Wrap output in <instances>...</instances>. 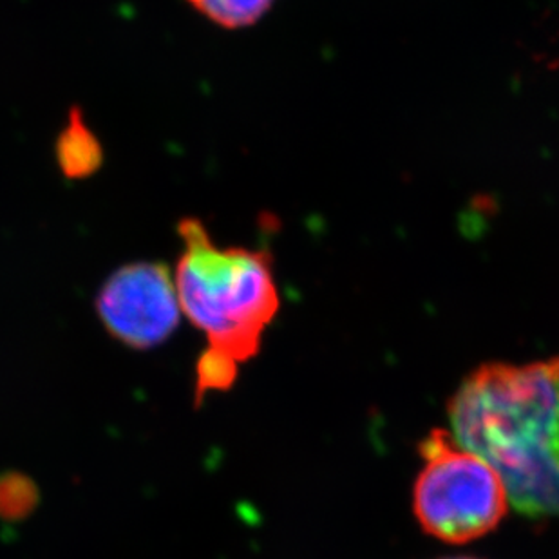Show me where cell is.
<instances>
[{"instance_id":"obj_6","label":"cell","mask_w":559,"mask_h":559,"mask_svg":"<svg viewBox=\"0 0 559 559\" xmlns=\"http://www.w3.org/2000/svg\"><path fill=\"white\" fill-rule=\"evenodd\" d=\"M198 13L225 29H243L263 19L275 0H187Z\"/></svg>"},{"instance_id":"obj_8","label":"cell","mask_w":559,"mask_h":559,"mask_svg":"<svg viewBox=\"0 0 559 559\" xmlns=\"http://www.w3.org/2000/svg\"><path fill=\"white\" fill-rule=\"evenodd\" d=\"M443 559H478V558H471V556H454V558H443Z\"/></svg>"},{"instance_id":"obj_3","label":"cell","mask_w":559,"mask_h":559,"mask_svg":"<svg viewBox=\"0 0 559 559\" xmlns=\"http://www.w3.org/2000/svg\"><path fill=\"white\" fill-rule=\"evenodd\" d=\"M424 465L413 489V511L424 533L462 545L492 533L509 511L506 486L486 460L433 429L418 443Z\"/></svg>"},{"instance_id":"obj_5","label":"cell","mask_w":559,"mask_h":559,"mask_svg":"<svg viewBox=\"0 0 559 559\" xmlns=\"http://www.w3.org/2000/svg\"><path fill=\"white\" fill-rule=\"evenodd\" d=\"M57 156L69 178H84L100 167L102 151L95 134L85 127L79 111L71 112L66 131L57 143Z\"/></svg>"},{"instance_id":"obj_4","label":"cell","mask_w":559,"mask_h":559,"mask_svg":"<svg viewBox=\"0 0 559 559\" xmlns=\"http://www.w3.org/2000/svg\"><path fill=\"white\" fill-rule=\"evenodd\" d=\"M96 313L107 333L127 348L162 346L180 326L175 275L164 263L126 264L102 285Z\"/></svg>"},{"instance_id":"obj_1","label":"cell","mask_w":559,"mask_h":559,"mask_svg":"<svg viewBox=\"0 0 559 559\" xmlns=\"http://www.w3.org/2000/svg\"><path fill=\"white\" fill-rule=\"evenodd\" d=\"M448 417L454 440L497 471L509 506L528 520L559 518V357L478 366Z\"/></svg>"},{"instance_id":"obj_2","label":"cell","mask_w":559,"mask_h":559,"mask_svg":"<svg viewBox=\"0 0 559 559\" xmlns=\"http://www.w3.org/2000/svg\"><path fill=\"white\" fill-rule=\"evenodd\" d=\"M178 234L183 250L175 285L181 313L206 338L195 362L194 404L200 407L211 393L230 390L239 366L258 357L281 299L266 250L222 249L195 217L181 219Z\"/></svg>"},{"instance_id":"obj_7","label":"cell","mask_w":559,"mask_h":559,"mask_svg":"<svg viewBox=\"0 0 559 559\" xmlns=\"http://www.w3.org/2000/svg\"><path fill=\"white\" fill-rule=\"evenodd\" d=\"M40 492L35 481L22 473L0 475V520L19 522L37 509Z\"/></svg>"}]
</instances>
